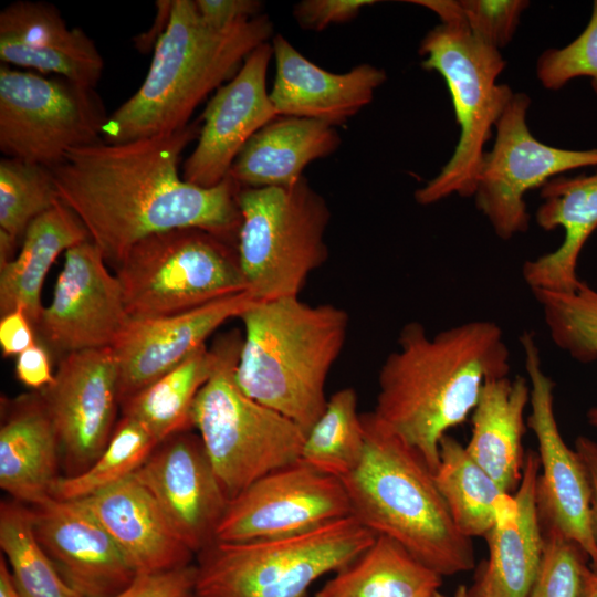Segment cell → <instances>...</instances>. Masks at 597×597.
Segmentation results:
<instances>
[{"label": "cell", "instance_id": "cell-7", "mask_svg": "<svg viewBox=\"0 0 597 597\" xmlns=\"http://www.w3.org/2000/svg\"><path fill=\"white\" fill-rule=\"evenodd\" d=\"M214 343L219 360L197 395L192 423L231 501L265 474L300 461L305 432L239 387L234 371L242 336L238 331Z\"/></svg>", "mask_w": 597, "mask_h": 597}, {"label": "cell", "instance_id": "cell-42", "mask_svg": "<svg viewBox=\"0 0 597 597\" xmlns=\"http://www.w3.org/2000/svg\"><path fill=\"white\" fill-rule=\"evenodd\" d=\"M375 0H303L294 6L293 15L305 30L322 31L329 25L355 19L362 9Z\"/></svg>", "mask_w": 597, "mask_h": 597}, {"label": "cell", "instance_id": "cell-25", "mask_svg": "<svg viewBox=\"0 0 597 597\" xmlns=\"http://www.w3.org/2000/svg\"><path fill=\"white\" fill-rule=\"evenodd\" d=\"M543 202L535 221L544 230H564L561 245L526 261L523 277L531 291H574L582 283L577 275L579 254L597 229V174L558 176L541 188Z\"/></svg>", "mask_w": 597, "mask_h": 597}, {"label": "cell", "instance_id": "cell-6", "mask_svg": "<svg viewBox=\"0 0 597 597\" xmlns=\"http://www.w3.org/2000/svg\"><path fill=\"white\" fill-rule=\"evenodd\" d=\"M413 3L433 11L441 20L421 40V66L444 78L460 128L450 160L415 192L418 203L431 205L452 193L473 196L483 147L514 93L506 84L496 83L505 67L500 51L478 39L446 0Z\"/></svg>", "mask_w": 597, "mask_h": 597}, {"label": "cell", "instance_id": "cell-10", "mask_svg": "<svg viewBox=\"0 0 597 597\" xmlns=\"http://www.w3.org/2000/svg\"><path fill=\"white\" fill-rule=\"evenodd\" d=\"M115 271L130 318L176 315L247 291L235 247L195 228L138 241Z\"/></svg>", "mask_w": 597, "mask_h": 597}, {"label": "cell", "instance_id": "cell-26", "mask_svg": "<svg viewBox=\"0 0 597 597\" xmlns=\"http://www.w3.org/2000/svg\"><path fill=\"white\" fill-rule=\"evenodd\" d=\"M2 408L0 488L14 501L40 505L52 498L59 478L53 421L40 391L2 402Z\"/></svg>", "mask_w": 597, "mask_h": 597}, {"label": "cell", "instance_id": "cell-36", "mask_svg": "<svg viewBox=\"0 0 597 597\" xmlns=\"http://www.w3.org/2000/svg\"><path fill=\"white\" fill-rule=\"evenodd\" d=\"M554 344L574 359H597V291L585 282L569 292L533 291Z\"/></svg>", "mask_w": 597, "mask_h": 597}, {"label": "cell", "instance_id": "cell-40", "mask_svg": "<svg viewBox=\"0 0 597 597\" xmlns=\"http://www.w3.org/2000/svg\"><path fill=\"white\" fill-rule=\"evenodd\" d=\"M449 9L485 44L500 50L513 38L524 0H447Z\"/></svg>", "mask_w": 597, "mask_h": 597}, {"label": "cell", "instance_id": "cell-47", "mask_svg": "<svg viewBox=\"0 0 597 597\" xmlns=\"http://www.w3.org/2000/svg\"><path fill=\"white\" fill-rule=\"evenodd\" d=\"M155 6L156 15L154 23L147 32L139 34L134 39L136 50L142 53L154 50L158 40L166 31L174 7V0H157Z\"/></svg>", "mask_w": 597, "mask_h": 597}, {"label": "cell", "instance_id": "cell-24", "mask_svg": "<svg viewBox=\"0 0 597 597\" xmlns=\"http://www.w3.org/2000/svg\"><path fill=\"white\" fill-rule=\"evenodd\" d=\"M81 501L109 533L137 575L192 564L195 554L134 474Z\"/></svg>", "mask_w": 597, "mask_h": 597}, {"label": "cell", "instance_id": "cell-30", "mask_svg": "<svg viewBox=\"0 0 597 597\" xmlns=\"http://www.w3.org/2000/svg\"><path fill=\"white\" fill-rule=\"evenodd\" d=\"M442 576L386 536L334 573L315 597H432Z\"/></svg>", "mask_w": 597, "mask_h": 597}, {"label": "cell", "instance_id": "cell-38", "mask_svg": "<svg viewBox=\"0 0 597 597\" xmlns=\"http://www.w3.org/2000/svg\"><path fill=\"white\" fill-rule=\"evenodd\" d=\"M542 527L543 554L528 597H579L588 555L556 528Z\"/></svg>", "mask_w": 597, "mask_h": 597}, {"label": "cell", "instance_id": "cell-32", "mask_svg": "<svg viewBox=\"0 0 597 597\" xmlns=\"http://www.w3.org/2000/svg\"><path fill=\"white\" fill-rule=\"evenodd\" d=\"M433 479L455 527L469 538L486 536L499 510L512 496L450 434L440 441Z\"/></svg>", "mask_w": 597, "mask_h": 597}, {"label": "cell", "instance_id": "cell-18", "mask_svg": "<svg viewBox=\"0 0 597 597\" xmlns=\"http://www.w3.org/2000/svg\"><path fill=\"white\" fill-rule=\"evenodd\" d=\"M271 57L270 42L258 46L209 100L198 143L184 161L185 181L205 188L219 185L249 139L279 116L266 87Z\"/></svg>", "mask_w": 597, "mask_h": 597}, {"label": "cell", "instance_id": "cell-1", "mask_svg": "<svg viewBox=\"0 0 597 597\" xmlns=\"http://www.w3.org/2000/svg\"><path fill=\"white\" fill-rule=\"evenodd\" d=\"M200 127L197 119L170 134L74 148L51 169L59 199L107 264L116 268L138 241L176 229H200L237 247L241 186L228 176L205 188L179 175L181 155Z\"/></svg>", "mask_w": 597, "mask_h": 597}, {"label": "cell", "instance_id": "cell-5", "mask_svg": "<svg viewBox=\"0 0 597 597\" xmlns=\"http://www.w3.org/2000/svg\"><path fill=\"white\" fill-rule=\"evenodd\" d=\"M234 378L244 394L306 432L324 411L326 380L345 344L348 314L295 297L252 301Z\"/></svg>", "mask_w": 597, "mask_h": 597}, {"label": "cell", "instance_id": "cell-21", "mask_svg": "<svg viewBox=\"0 0 597 597\" xmlns=\"http://www.w3.org/2000/svg\"><path fill=\"white\" fill-rule=\"evenodd\" d=\"M0 60L95 88L104 60L94 41L70 28L52 3L19 0L0 12Z\"/></svg>", "mask_w": 597, "mask_h": 597}, {"label": "cell", "instance_id": "cell-41", "mask_svg": "<svg viewBox=\"0 0 597 597\" xmlns=\"http://www.w3.org/2000/svg\"><path fill=\"white\" fill-rule=\"evenodd\" d=\"M196 565L167 572L138 574L112 597H193Z\"/></svg>", "mask_w": 597, "mask_h": 597}, {"label": "cell", "instance_id": "cell-45", "mask_svg": "<svg viewBox=\"0 0 597 597\" xmlns=\"http://www.w3.org/2000/svg\"><path fill=\"white\" fill-rule=\"evenodd\" d=\"M15 378L24 386L42 390L54 380L48 348L40 343L17 356L14 364Z\"/></svg>", "mask_w": 597, "mask_h": 597}, {"label": "cell", "instance_id": "cell-23", "mask_svg": "<svg viewBox=\"0 0 597 597\" xmlns=\"http://www.w3.org/2000/svg\"><path fill=\"white\" fill-rule=\"evenodd\" d=\"M538 475V455L530 450L516 492L499 510L485 536L489 559L469 588L470 597H528L544 545L537 507Z\"/></svg>", "mask_w": 597, "mask_h": 597}, {"label": "cell", "instance_id": "cell-29", "mask_svg": "<svg viewBox=\"0 0 597 597\" xmlns=\"http://www.w3.org/2000/svg\"><path fill=\"white\" fill-rule=\"evenodd\" d=\"M87 240L84 224L60 199L38 216L27 228L19 253L0 266L1 316L22 307L35 328L48 272L62 252Z\"/></svg>", "mask_w": 597, "mask_h": 597}, {"label": "cell", "instance_id": "cell-15", "mask_svg": "<svg viewBox=\"0 0 597 597\" xmlns=\"http://www.w3.org/2000/svg\"><path fill=\"white\" fill-rule=\"evenodd\" d=\"M129 321L118 279L87 240L65 252L52 301L43 307L35 332L46 348L63 357L113 347Z\"/></svg>", "mask_w": 597, "mask_h": 597}, {"label": "cell", "instance_id": "cell-43", "mask_svg": "<svg viewBox=\"0 0 597 597\" xmlns=\"http://www.w3.org/2000/svg\"><path fill=\"white\" fill-rule=\"evenodd\" d=\"M200 17L209 27L223 30L261 15L258 0H195Z\"/></svg>", "mask_w": 597, "mask_h": 597}, {"label": "cell", "instance_id": "cell-50", "mask_svg": "<svg viewBox=\"0 0 597 597\" xmlns=\"http://www.w3.org/2000/svg\"><path fill=\"white\" fill-rule=\"evenodd\" d=\"M587 419L589 425L597 429V407H593L588 410Z\"/></svg>", "mask_w": 597, "mask_h": 597}, {"label": "cell", "instance_id": "cell-11", "mask_svg": "<svg viewBox=\"0 0 597 597\" xmlns=\"http://www.w3.org/2000/svg\"><path fill=\"white\" fill-rule=\"evenodd\" d=\"M108 116L95 88L0 65V150L53 169L71 149L103 140Z\"/></svg>", "mask_w": 597, "mask_h": 597}, {"label": "cell", "instance_id": "cell-39", "mask_svg": "<svg viewBox=\"0 0 597 597\" xmlns=\"http://www.w3.org/2000/svg\"><path fill=\"white\" fill-rule=\"evenodd\" d=\"M536 73L548 90H558L573 78L587 76L597 93V0L579 36L562 49L544 51L537 60Z\"/></svg>", "mask_w": 597, "mask_h": 597}, {"label": "cell", "instance_id": "cell-22", "mask_svg": "<svg viewBox=\"0 0 597 597\" xmlns=\"http://www.w3.org/2000/svg\"><path fill=\"white\" fill-rule=\"evenodd\" d=\"M271 45L276 71L270 98L279 116L343 125L373 101L387 78L384 70L367 63L345 73L328 72L282 34L274 35Z\"/></svg>", "mask_w": 597, "mask_h": 597}, {"label": "cell", "instance_id": "cell-51", "mask_svg": "<svg viewBox=\"0 0 597 597\" xmlns=\"http://www.w3.org/2000/svg\"><path fill=\"white\" fill-rule=\"evenodd\" d=\"M452 597H470L469 588L464 585L458 586Z\"/></svg>", "mask_w": 597, "mask_h": 597}, {"label": "cell", "instance_id": "cell-46", "mask_svg": "<svg viewBox=\"0 0 597 597\" xmlns=\"http://www.w3.org/2000/svg\"><path fill=\"white\" fill-rule=\"evenodd\" d=\"M575 450L586 469L590 486V523L597 540V441L579 436L575 441Z\"/></svg>", "mask_w": 597, "mask_h": 597}, {"label": "cell", "instance_id": "cell-48", "mask_svg": "<svg viewBox=\"0 0 597 597\" xmlns=\"http://www.w3.org/2000/svg\"><path fill=\"white\" fill-rule=\"evenodd\" d=\"M579 597H597V565L587 566L582 582Z\"/></svg>", "mask_w": 597, "mask_h": 597}, {"label": "cell", "instance_id": "cell-13", "mask_svg": "<svg viewBox=\"0 0 597 597\" xmlns=\"http://www.w3.org/2000/svg\"><path fill=\"white\" fill-rule=\"evenodd\" d=\"M350 516L342 481L301 460L260 478L233 498L216 542L292 536Z\"/></svg>", "mask_w": 597, "mask_h": 597}, {"label": "cell", "instance_id": "cell-37", "mask_svg": "<svg viewBox=\"0 0 597 597\" xmlns=\"http://www.w3.org/2000/svg\"><path fill=\"white\" fill-rule=\"evenodd\" d=\"M59 201L52 170L3 157L0 160V232L14 243L29 224Z\"/></svg>", "mask_w": 597, "mask_h": 597}, {"label": "cell", "instance_id": "cell-17", "mask_svg": "<svg viewBox=\"0 0 597 597\" xmlns=\"http://www.w3.org/2000/svg\"><path fill=\"white\" fill-rule=\"evenodd\" d=\"M134 476L153 494L193 554L216 542L230 499L199 434L188 430L164 440Z\"/></svg>", "mask_w": 597, "mask_h": 597}, {"label": "cell", "instance_id": "cell-3", "mask_svg": "<svg viewBox=\"0 0 597 597\" xmlns=\"http://www.w3.org/2000/svg\"><path fill=\"white\" fill-rule=\"evenodd\" d=\"M272 34L273 23L265 14L217 30L205 23L195 1L174 0L144 82L108 116L103 140L118 144L184 128L198 105L229 82Z\"/></svg>", "mask_w": 597, "mask_h": 597}, {"label": "cell", "instance_id": "cell-12", "mask_svg": "<svg viewBox=\"0 0 597 597\" xmlns=\"http://www.w3.org/2000/svg\"><path fill=\"white\" fill-rule=\"evenodd\" d=\"M531 104L514 93L498 119L493 148L484 153L475 182L476 208L498 237L510 239L528 228L525 193L567 170L597 166V148L570 150L537 140L526 125Z\"/></svg>", "mask_w": 597, "mask_h": 597}, {"label": "cell", "instance_id": "cell-2", "mask_svg": "<svg viewBox=\"0 0 597 597\" xmlns=\"http://www.w3.org/2000/svg\"><path fill=\"white\" fill-rule=\"evenodd\" d=\"M509 370V348L494 322H467L433 336L411 322L380 367L373 413L434 472L442 437L474 410L483 385Z\"/></svg>", "mask_w": 597, "mask_h": 597}, {"label": "cell", "instance_id": "cell-44", "mask_svg": "<svg viewBox=\"0 0 597 597\" xmlns=\"http://www.w3.org/2000/svg\"><path fill=\"white\" fill-rule=\"evenodd\" d=\"M35 328L22 307L1 316L0 347L4 357L18 356L35 345Z\"/></svg>", "mask_w": 597, "mask_h": 597}, {"label": "cell", "instance_id": "cell-35", "mask_svg": "<svg viewBox=\"0 0 597 597\" xmlns=\"http://www.w3.org/2000/svg\"><path fill=\"white\" fill-rule=\"evenodd\" d=\"M159 442L137 420L122 416L98 459L85 471L59 476L51 495L56 500H82L132 476Z\"/></svg>", "mask_w": 597, "mask_h": 597}, {"label": "cell", "instance_id": "cell-9", "mask_svg": "<svg viewBox=\"0 0 597 597\" xmlns=\"http://www.w3.org/2000/svg\"><path fill=\"white\" fill-rule=\"evenodd\" d=\"M238 205L235 249L247 291L253 301L298 296L328 254L325 199L302 177L289 187H241Z\"/></svg>", "mask_w": 597, "mask_h": 597}, {"label": "cell", "instance_id": "cell-16", "mask_svg": "<svg viewBox=\"0 0 597 597\" xmlns=\"http://www.w3.org/2000/svg\"><path fill=\"white\" fill-rule=\"evenodd\" d=\"M40 392L57 434L65 476L85 471L107 446L121 406L112 347L61 357L53 383Z\"/></svg>", "mask_w": 597, "mask_h": 597}, {"label": "cell", "instance_id": "cell-52", "mask_svg": "<svg viewBox=\"0 0 597 597\" xmlns=\"http://www.w3.org/2000/svg\"><path fill=\"white\" fill-rule=\"evenodd\" d=\"M432 597H447L444 595H442L440 591L436 593Z\"/></svg>", "mask_w": 597, "mask_h": 597}, {"label": "cell", "instance_id": "cell-14", "mask_svg": "<svg viewBox=\"0 0 597 597\" xmlns=\"http://www.w3.org/2000/svg\"><path fill=\"white\" fill-rule=\"evenodd\" d=\"M530 384L527 425L537 441L540 475L537 507L541 523L578 544L597 565V540L590 523V486L576 450L564 441L554 411V383L545 374L533 334L521 337Z\"/></svg>", "mask_w": 597, "mask_h": 597}, {"label": "cell", "instance_id": "cell-4", "mask_svg": "<svg viewBox=\"0 0 597 597\" xmlns=\"http://www.w3.org/2000/svg\"><path fill=\"white\" fill-rule=\"evenodd\" d=\"M360 415L363 458L339 479L350 516L376 536L394 540L442 577L472 569V541L455 527L422 457L373 411Z\"/></svg>", "mask_w": 597, "mask_h": 597}, {"label": "cell", "instance_id": "cell-34", "mask_svg": "<svg viewBox=\"0 0 597 597\" xmlns=\"http://www.w3.org/2000/svg\"><path fill=\"white\" fill-rule=\"evenodd\" d=\"M365 449L362 415L357 412V395L350 388L334 392L312 428L306 432L301 461L337 479L359 464Z\"/></svg>", "mask_w": 597, "mask_h": 597}, {"label": "cell", "instance_id": "cell-31", "mask_svg": "<svg viewBox=\"0 0 597 597\" xmlns=\"http://www.w3.org/2000/svg\"><path fill=\"white\" fill-rule=\"evenodd\" d=\"M219 349L200 347L182 363L121 404L122 415L139 421L160 443L191 430L192 407L212 376Z\"/></svg>", "mask_w": 597, "mask_h": 597}, {"label": "cell", "instance_id": "cell-19", "mask_svg": "<svg viewBox=\"0 0 597 597\" xmlns=\"http://www.w3.org/2000/svg\"><path fill=\"white\" fill-rule=\"evenodd\" d=\"M36 537L62 578L82 597H112L136 572L81 500L49 499L33 506Z\"/></svg>", "mask_w": 597, "mask_h": 597}, {"label": "cell", "instance_id": "cell-28", "mask_svg": "<svg viewBox=\"0 0 597 597\" xmlns=\"http://www.w3.org/2000/svg\"><path fill=\"white\" fill-rule=\"evenodd\" d=\"M530 394L524 377L490 379L472 411V432L465 450L507 493L517 489L522 479L524 415Z\"/></svg>", "mask_w": 597, "mask_h": 597}, {"label": "cell", "instance_id": "cell-8", "mask_svg": "<svg viewBox=\"0 0 597 597\" xmlns=\"http://www.w3.org/2000/svg\"><path fill=\"white\" fill-rule=\"evenodd\" d=\"M376 538L353 516L292 536L214 542L198 555L193 597H306Z\"/></svg>", "mask_w": 597, "mask_h": 597}, {"label": "cell", "instance_id": "cell-49", "mask_svg": "<svg viewBox=\"0 0 597 597\" xmlns=\"http://www.w3.org/2000/svg\"><path fill=\"white\" fill-rule=\"evenodd\" d=\"M0 597H21L11 579L8 564L4 557H0Z\"/></svg>", "mask_w": 597, "mask_h": 597}, {"label": "cell", "instance_id": "cell-33", "mask_svg": "<svg viewBox=\"0 0 597 597\" xmlns=\"http://www.w3.org/2000/svg\"><path fill=\"white\" fill-rule=\"evenodd\" d=\"M0 547L21 597H82L62 578L40 544L32 509L23 503L1 502Z\"/></svg>", "mask_w": 597, "mask_h": 597}, {"label": "cell", "instance_id": "cell-27", "mask_svg": "<svg viewBox=\"0 0 597 597\" xmlns=\"http://www.w3.org/2000/svg\"><path fill=\"white\" fill-rule=\"evenodd\" d=\"M335 126L311 118L277 116L242 148L230 171L241 187H289L308 164L332 155L341 145Z\"/></svg>", "mask_w": 597, "mask_h": 597}, {"label": "cell", "instance_id": "cell-20", "mask_svg": "<svg viewBox=\"0 0 597 597\" xmlns=\"http://www.w3.org/2000/svg\"><path fill=\"white\" fill-rule=\"evenodd\" d=\"M253 301L248 291L163 317L130 318L112 347L118 369L119 404L205 346L224 322Z\"/></svg>", "mask_w": 597, "mask_h": 597}]
</instances>
